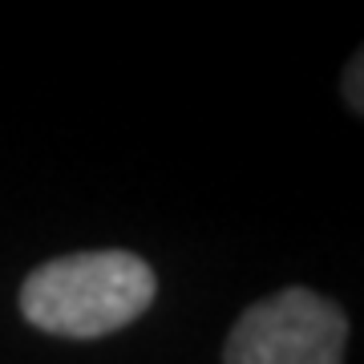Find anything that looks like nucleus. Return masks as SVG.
<instances>
[{
	"label": "nucleus",
	"instance_id": "f03ea898",
	"mask_svg": "<svg viewBox=\"0 0 364 364\" xmlns=\"http://www.w3.org/2000/svg\"><path fill=\"white\" fill-rule=\"evenodd\" d=\"M344 344L348 316L328 296L287 287L239 316L223 364H344Z\"/></svg>",
	"mask_w": 364,
	"mask_h": 364
},
{
	"label": "nucleus",
	"instance_id": "7ed1b4c3",
	"mask_svg": "<svg viewBox=\"0 0 364 364\" xmlns=\"http://www.w3.org/2000/svg\"><path fill=\"white\" fill-rule=\"evenodd\" d=\"M360 65H364V57L356 53L352 65H348V73H344V97L352 102V109H360L364 105V97H360Z\"/></svg>",
	"mask_w": 364,
	"mask_h": 364
},
{
	"label": "nucleus",
	"instance_id": "f257e3e1",
	"mask_svg": "<svg viewBox=\"0 0 364 364\" xmlns=\"http://www.w3.org/2000/svg\"><path fill=\"white\" fill-rule=\"evenodd\" d=\"M158 279L134 251H81L41 263L21 287V312L53 336L97 340L134 324L154 304Z\"/></svg>",
	"mask_w": 364,
	"mask_h": 364
}]
</instances>
